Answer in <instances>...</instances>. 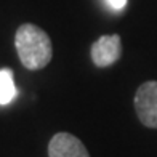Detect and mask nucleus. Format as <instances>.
I'll list each match as a JSON object with an SVG mask.
<instances>
[{
	"label": "nucleus",
	"instance_id": "obj_1",
	"mask_svg": "<svg viewBox=\"0 0 157 157\" xmlns=\"http://www.w3.org/2000/svg\"><path fill=\"white\" fill-rule=\"evenodd\" d=\"M15 47L23 66L29 71L44 69L52 61L53 45L48 34L39 26L21 24L15 35Z\"/></svg>",
	"mask_w": 157,
	"mask_h": 157
},
{
	"label": "nucleus",
	"instance_id": "obj_2",
	"mask_svg": "<svg viewBox=\"0 0 157 157\" xmlns=\"http://www.w3.org/2000/svg\"><path fill=\"white\" fill-rule=\"evenodd\" d=\"M135 111L144 127L157 128V80H147L138 87L135 93Z\"/></svg>",
	"mask_w": 157,
	"mask_h": 157
},
{
	"label": "nucleus",
	"instance_id": "obj_3",
	"mask_svg": "<svg viewBox=\"0 0 157 157\" xmlns=\"http://www.w3.org/2000/svg\"><path fill=\"white\" fill-rule=\"evenodd\" d=\"M122 55V44H120V35H101L93 45H91V59L96 67H108L119 61Z\"/></svg>",
	"mask_w": 157,
	"mask_h": 157
},
{
	"label": "nucleus",
	"instance_id": "obj_4",
	"mask_svg": "<svg viewBox=\"0 0 157 157\" xmlns=\"http://www.w3.org/2000/svg\"><path fill=\"white\" fill-rule=\"evenodd\" d=\"M48 157H90V154L77 136L59 132L48 143Z\"/></svg>",
	"mask_w": 157,
	"mask_h": 157
},
{
	"label": "nucleus",
	"instance_id": "obj_5",
	"mask_svg": "<svg viewBox=\"0 0 157 157\" xmlns=\"http://www.w3.org/2000/svg\"><path fill=\"white\" fill-rule=\"evenodd\" d=\"M16 98V87L15 78H13V71L8 67L0 69V104H10Z\"/></svg>",
	"mask_w": 157,
	"mask_h": 157
},
{
	"label": "nucleus",
	"instance_id": "obj_6",
	"mask_svg": "<svg viewBox=\"0 0 157 157\" xmlns=\"http://www.w3.org/2000/svg\"><path fill=\"white\" fill-rule=\"evenodd\" d=\"M106 2H108V5L112 10H122L127 5V0H106Z\"/></svg>",
	"mask_w": 157,
	"mask_h": 157
}]
</instances>
